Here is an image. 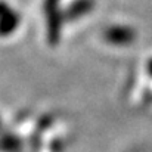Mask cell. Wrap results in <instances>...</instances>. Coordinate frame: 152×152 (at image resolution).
<instances>
[{"label":"cell","mask_w":152,"mask_h":152,"mask_svg":"<svg viewBox=\"0 0 152 152\" xmlns=\"http://www.w3.org/2000/svg\"><path fill=\"white\" fill-rule=\"evenodd\" d=\"M93 0H77L71 4L68 10V18H80L86 13H89L93 7Z\"/></svg>","instance_id":"277c9868"},{"label":"cell","mask_w":152,"mask_h":152,"mask_svg":"<svg viewBox=\"0 0 152 152\" xmlns=\"http://www.w3.org/2000/svg\"><path fill=\"white\" fill-rule=\"evenodd\" d=\"M103 37L111 45L126 46V45H129V43H132L134 40L136 33L132 28H127V27H111V28L105 30Z\"/></svg>","instance_id":"3957f363"},{"label":"cell","mask_w":152,"mask_h":152,"mask_svg":"<svg viewBox=\"0 0 152 152\" xmlns=\"http://www.w3.org/2000/svg\"><path fill=\"white\" fill-rule=\"evenodd\" d=\"M148 69H149V72L152 74V59L149 61V65H148Z\"/></svg>","instance_id":"5b68a950"},{"label":"cell","mask_w":152,"mask_h":152,"mask_svg":"<svg viewBox=\"0 0 152 152\" xmlns=\"http://www.w3.org/2000/svg\"><path fill=\"white\" fill-rule=\"evenodd\" d=\"M19 25V16L18 13L9 7L6 3H0V36L6 37L10 36Z\"/></svg>","instance_id":"7a4b0ae2"},{"label":"cell","mask_w":152,"mask_h":152,"mask_svg":"<svg viewBox=\"0 0 152 152\" xmlns=\"http://www.w3.org/2000/svg\"><path fill=\"white\" fill-rule=\"evenodd\" d=\"M45 12L48 19V37L52 45H56L59 40V30H61V10L58 0H46Z\"/></svg>","instance_id":"6da1fadb"}]
</instances>
